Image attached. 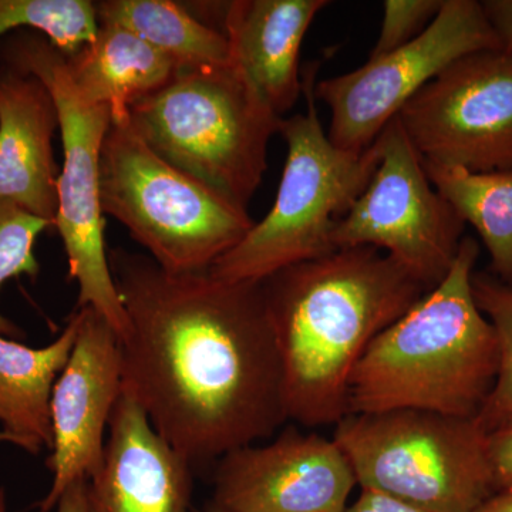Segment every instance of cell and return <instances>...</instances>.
Masks as SVG:
<instances>
[{
  "mask_svg": "<svg viewBox=\"0 0 512 512\" xmlns=\"http://www.w3.org/2000/svg\"><path fill=\"white\" fill-rule=\"evenodd\" d=\"M328 0H235L225 3L232 60L282 117L303 94L299 56L306 33Z\"/></svg>",
  "mask_w": 512,
  "mask_h": 512,
  "instance_id": "2e32d148",
  "label": "cell"
},
{
  "mask_svg": "<svg viewBox=\"0 0 512 512\" xmlns=\"http://www.w3.org/2000/svg\"><path fill=\"white\" fill-rule=\"evenodd\" d=\"M333 440L362 490L426 512H474L494 494L476 419L424 410L348 414Z\"/></svg>",
  "mask_w": 512,
  "mask_h": 512,
  "instance_id": "ba28073f",
  "label": "cell"
},
{
  "mask_svg": "<svg viewBox=\"0 0 512 512\" xmlns=\"http://www.w3.org/2000/svg\"><path fill=\"white\" fill-rule=\"evenodd\" d=\"M485 454L494 493L512 490V416L485 433Z\"/></svg>",
  "mask_w": 512,
  "mask_h": 512,
  "instance_id": "d4e9b609",
  "label": "cell"
},
{
  "mask_svg": "<svg viewBox=\"0 0 512 512\" xmlns=\"http://www.w3.org/2000/svg\"><path fill=\"white\" fill-rule=\"evenodd\" d=\"M319 63L302 74L308 111L282 119L288 154L274 207L210 272L229 282H262L289 266L335 251L336 222L363 194L379 165L377 144L355 153L336 147L316 107Z\"/></svg>",
  "mask_w": 512,
  "mask_h": 512,
  "instance_id": "5b68a950",
  "label": "cell"
},
{
  "mask_svg": "<svg viewBox=\"0 0 512 512\" xmlns=\"http://www.w3.org/2000/svg\"><path fill=\"white\" fill-rule=\"evenodd\" d=\"M0 512H8V500H6V491L3 487H0Z\"/></svg>",
  "mask_w": 512,
  "mask_h": 512,
  "instance_id": "4dcf8cb0",
  "label": "cell"
},
{
  "mask_svg": "<svg viewBox=\"0 0 512 512\" xmlns=\"http://www.w3.org/2000/svg\"><path fill=\"white\" fill-rule=\"evenodd\" d=\"M99 25L130 30L170 57L181 72L232 63L222 30L205 25L181 3L171 0H103L96 2Z\"/></svg>",
  "mask_w": 512,
  "mask_h": 512,
  "instance_id": "d6986e66",
  "label": "cell"
},
{
  "mask_svg": "<svg viewBox=\"0 0 512 512\" xmlns=\"http://www.w3.org/2000/svg\"><path fill=\"white\" fill-rule=\"evenodd\" d=\"M397 119L424 160L474 173L511 170V53L483 50L457 60Z\"/></svg>",
  "mask_w": 512,
  "mask_h": 512,
  "instance_id": "8fae6325",
  "label": "cell"
},
{
  "mask_svg": "<svg viewBox=\"0 0 512 512\" xmlns=\"http://www.w3.org/2000/svg\"><path fill=\"white\" fill-rule=\"evenodd\" d=\"M379 165L363 194L335 224L338 249L372 247L433 289L456 261L466 224L433 187L400 120L376 140Z\"/></svg>",
  "mask_w": 512,
  "mask_h": 512,
  "instance_id": "9c48e42d",
  "label": "cell"
},
{
  "mask_svg": "<svg viewBox=\"0 0 512 512\" xmlns=\"http://www.w3.org/2000/svg\"><path fill=\"white\" fill-rule=\"evenodd\" d=\"M19 30L40 33L70 57L96 37V5L89 0H0V40Z\"/></svg>",
  "mask_w": 512,
  "mask_h": 512,
  "instance_id": "44dd1931",
  "label": "cell"
},
{
  "mask_svg": "<svg viewBox=\"0 0 512 512\" xmlns=\"http://www.w3.org/2000/svg\"><path fill=\"white\" fill-rule=\"evenodd\" d=\"M501 49L477 0H443L436 19L406 46L367 60L353 72L316 83V99L330 110L329 140L346 151H365L407 101L457 60Z\"/></svg>",
  "mask_w": 512,
  "mask_h": 512,
  "instance_id": "30bf717a",
  "label": "cell"
},
{
  "mask_svg": "<svg viewBox=\"0 0 512 512\" xmlns=\"http://www.w3.org/2000/svg\"><path fill=\"white\" fill-rule=\"evenodd\" d=\"M66 66L84 99L109 106L111 117L127 114L133 104L160 92L180 73L170 57L114 25H99L89 45L66 56Z\"/></svg>",
  "mask_w": 512,
  "mask_h": 512,
  "instance_id": "ac0fdd59",
  "label": "cell"
},
{
  "mask_svg": "<svg viewBox=\"0 0 512 512\" xmlns=\"http://www.w3.org/2000/svg\"><path fill=\"white\" fill-rule=\"evenodd\" d=\"M99 174L104 215L170 274L210 271L255 224L248 210L154 153L128 113L111 117Z\"/></svg>",
  "mask_w": 512,
  "mask_h": 512,
  "instance_id": "8992f818",
  "label": "cell"
},
{
  "mask_svg": "<svg viewBox=\"0 0 512 512\" xmlns=\"http://www.w3.org/2000/svg\"><path fill=\"white\" fill-rule=\"evenodd\" d=\"M77 329L76 311L62 335L43 348L0 335V423L16 446L35 456L53 447V387L69 362Z\"/></svg>",
  "mask_w": 512,
  "mask_h": 512,
  "instance_id": "e0dca14e",
  "label": "cell"
},
{
  "mask_svg": "<svg viewBox=\"0 0 512 512\" xmlns=\"http://www.w3.org/2000/svg\"><path fill=\"white\" fill-rule=\"evenodd\" d=\"M0 443H10L13 444V446H16L15 440H13L12 436H9L8 433H5V431H0Z\"/></svg>",
  "mask_w": 512,
  "mask_h": 512,
  "instance_id": "1f68e13d",
  "label": "cell"
},
{
  "mask_svg": "<svg viewBox=\"0 0 512 512\" xmlns=\"http://www.w3.org/2000/svg\"><path fill=\"white\" fill-rule=\"evenodd\" d=\"M59 111L35 74L0 64V198L55 227Z\"/></svg>",
  "mask_w": 512,
  "mask_h": 512,
  "instance_id": "9a60e30c",
  "label": "cell"
},
{
  "mask_svg": "<svg viewBox=\"0 0 512 512\" xmlns=\"http://www.w3.org/2000/svg\"><path fill=\"white\" fill-rule=\"evenodd\" d=\"M345 512H426L419 510L389 495L377 493L372 490L360 491L359 497L352 505H348Z\"/></svg>",
  "mask_w": 512,
  "mask_h": 512,
  "instance_id": "4316f807",
  "label": "cell"
},
{
  "mask_svg": "<svg viewBox=\"0 0 512 512\" xmlns=\"http://www.w3.org/2000/svg\"><path fill=\"white\" fill-rule=\"evenodd\" d=\"M471 284L478 308L494 326L500 346L497 380L476 419L487 433L512 416V286L490 272L476 271Z\"/></svg>",
  "mask_w": 512,
  "mask_h": 512,
  "instance_id": "7402d4cb",
  "label": "cell"
},
{
  "mask_svg": "<svg viewBox=\"0 0 512 512\" xmlns=\"http://www.w3.org/2000/svg\"><path fill=\"white\" fill-rule=\"evenodd\" d=\"M443 0H386L383 2V22L376 46L369 59L389 55L420 36L436 19Z\"/></svg>",
  "mask_w": 512,
  "mask_h": 512,
  "instance_id": "cb8c5ba5",
  "label": "cell"
},
{
  "mask_svg": "<svg viewBox=\"0 0 512 512\" xmlns=\"http://www.w3.org/2000/svg\"><path fill=\"white\" fill-rule=\"evenodd\" d=\"M109 261L128 318L123 390L192 467L284 426L281 357L262 282L170 274L123 248Z\"/></svg>",
  "mask_w": 512,
  "mask_h": 512,
  "instance_id": "6da1fadb",
  "label": "cell"
},
{
  "mask_svg": "<svg viewBox=\"0 0 512 512\" xmlns=\"http://www.w3.org/2000/svg\"><path fill=\"white\" fill-rule=\"evenodd\" d=\"M56 510L57 512H90L87 480H79L69 485L59 498Z\"/></svg>",
  "mask_w": 512,
  "mask_h": 512,
  "instance_id": "83f0119b",
  "label": "cell"
},
{
  "mask_svg": "<svg viewBox=\"0 0 512 512\" xmlns=\"http://www.w3.org/2000/svg\"><path fill=\"white\" fill-rule=\"evenodd\" d=\"M356 485L335 440L288 427L220 458L211 501L232 512H345Z\"/></svg>",
  "mask_w": 512,
  "mask_h": 512,
  "instance_id": "7c38bea8",
  "label": "cell"
},
{
  "mask_svg": "<svg viewBox=\"0 0 512 512\" xmlns=\"http://www.w3.org/2000/svg\"><path fill=\"white\" fill-rule=\"evenodd\" d=\"M0 64L35 74L56 101L63 165L55 228L69 262V281L79 288L77 308L99 312L121 340L128 318L111 274L100 204V151L111 109L84 99L67 72L66 56L40 33L19 30L0 40Z\"/></svg>",
  "mask_w": 512,
  "mask_h": 512,
  "instance_id": "52a82bcc",
  "label": "cell"
},
{
  "mask_svg": "<svg viewBox=\"0 0 512 512\" xmlns=\"http://www.w3.org/2000/svg\"><path fill=\"white\" fill-rule=\"evenodd\" d=\"M474 512H512V490L490 495Z\"/></svg>",
  "mask_w": 512,
  "mask_h": 512,
  "instance_id": "f1b7e54d",
  "label": "cell"
},
{
  "mask_svg": "<svg viewBox=\"0 0 512 512\" xmlns=\"http://www.w3.org/2000/svg\"><path fill=\"white\" fill-rule=\"evenodd\" d=\"M423 165L441 197L483 239L490 274L512 286V168L474 173L424 158Z\"/></svg>",
  "mask_w": 512,
  "mask_h": 512,
  "instance_id": "ffe728a7",
  "label": "cell"
},
{
  "mask_svg": "<svg viewBox=\"0 0 512 512\" xmlns=\"http://www.w3.org/2000/svg\"><path fill=\"white\" fill-rule=\"evenodd\" d=\"M262 284L281 357L286 414L306 429L348 416L350 380L370 343L430 292L372 247L338 249Z\"/></svg>",
  "mask_w": 512,
  "mask_h": 512,
  "instance_id": "7a4b0ae2",
  "label": "cell"
},
{
  "mask_svg": "<svg viewBox=\"0 0 512 512\" xmlns=\"http://www.w3.org/2000/svg\"><path fill=\"white\" fill-rule=\"evenodd\" d=\"M481 5L501 49L512 55V0H485Z\"/></svg>",
  "mask_w": 512,
  "mask_h": 512,
  "instance_id": "484cf974",
  "label": "cell"
},
{
  "mask_svg": "<svg viewBox=\"0 0 512 512\" xmlns=\"http://www.w3.org/2000/svg\"><path fill=\"white\" fill-rule=\"evenodd\" d=\"M79 329L69 362L53 387V447L47 458L53 483L40 512L56 508L69 485L96 476L106 429L123 392L120 338L93 308H77Z\"/></svg>",
  "mask_w": 512,
  "mask_h": 512,
  "instance_id": "4fadbf2b",
  "label": "cell"
},
{
  "mask_svg": "<svg viewBox=\"0 0 512 512\" xmlns=\"http://www.w3.org/2000/svg\"><path fill=\"white\" fill-rule=\"evenodd\" d=\"M478 255L476 239L464 237L446 278L370 343L350 380L349 414L477 419L500 369L497 333L471 284Z\"/></svg>",
  "mask_w": 512,
  "mask_h": 512,
  "instance_id": "3957f363",
  "label": "cell"
},
{
  "mask_svg": "<svg viewBox=\"0 0 512 512\" xmlns=\"http://www.w3.org/2000/svg\"><path fill=\"white\" fill-rule=\"evenodd\" d=\"M50 227H53L50 222L0 198V289L10 279L23 275L36 279L39 276L36 241ZM0 335L15 340L25 338V332L2 313Z\"/></svg>",
  "mask_w": 512,
  "mask_h": 512,
  "instance_id": "603a6c76",
  "label": "cell"
},
{
  "mask_svg": "<svg viewBox=\"0 0 512 512\" xmlns=\"http://www.w3.org/2000/svg\"><path fill=\"white\" fill-rule=\"evenodd\" d=\"M128 116L154 153L245 210L282 120L234 60L178 73Z\"/></svg>",
  "mask_w": 512,
  "mask_h": 512,
  "instance_id": "277c9868",
  "label": "cell"
},
{
  "mask_svg": "<svg viewBox=\"0 0 512 512\" xmlns=\"http://www.w3.org/2000/svg\"><path fill=\"white\" fill-rule=\"evenodd\" d=\"M192 468L123 390L111 414L103 464L87 480L90 512H190Z\"/></svg>",
  "mask_w": 512,
  "mask_h": 512,
  "instance_id": "5bb4252c",
  "label": "cell"
},
{
  "mask_svg": "<svg viewBox=\"0 0 512 512\" xmlns=\"http://www.w3.org/2000/svg\"><path fill=\"white\" fill-rule=\"evenodd\" d=\"M201 512H232V511L225 510V508H222V507H220V505H217L215 503H212V501H210V503L205 505L204 510H202Z\"/></svg>",
  "mask_w": 512,
  "mask_h": 512,
  "instance_id": "f546056e",
  "label": "cell"
}]
</instances>
